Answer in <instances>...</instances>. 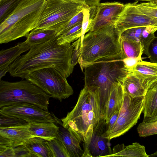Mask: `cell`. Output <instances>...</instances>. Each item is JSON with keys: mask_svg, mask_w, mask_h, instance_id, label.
Returning a JSON list of instances; mask_svg holds the SVG:
<instances>
[{"mask_svg": "<svg viewBox=\"0 0 157 157\" xmlns=\"http://www.w3.org/2000/svg\"><path fill=\"white\" fill-rule=\"evenodd\" d=\"M58 36L43 43L31 46L27 52L20 56L9 66L13 77L25 79L30 73L39 69L53 68L66 78L72 73L71 63L73 49L71 44H58Z\"/></svg>", "mask_w": 157, "mask_h": 157, "instance_id": "1", "label": "cell"}, {"mask_svg": "<svg viewBox=\"0 0 157 157\" xmlns=\"http://www.w3.org/2000/svg\"><path fill=\"white\" fill-rule=\"evenodd\" d=\"M121 35L115 25L85 34L78 56L82 71L97 62L123 59Z\"/></svg>", "mask_w": 157, "mask_h": 157, "instance_id": "2", "label": "cell"}, {"mask_svg": "<svg viewBox=\"0 0 157 157\" xmlns=\"http://www.w3.org/2000/svg\"><path fill=\"white\" fill-rule=\"evenodd\" d=\"M100 93L98 89L84 86L73 109L61 119L62 125L70 128L82 138L83 145L88 147L94 129L101 117Z\"/></svg>", "mask_w": 157, "mask_h": 157, "instance_id": "3", "label": "cell"}, {"mask_svg": "<svg viewBox=\"0 0 157 157\" xmlns=\"http://www.w3.org/2000/svg\"><path fill=\"white\" fill-rule=\"evenodd\" d=\"M122 60L98 61L84 68V86L99 89L104 117L113 84L117 82L122 83L128 73Z\"/></svg>", "mask_w": 157, "mask_h": 157, "instance_id": "4", "label": "cell"}, {"mask_svg": "<svg viewBox=\"0 0 157 157\" xmlns=\"http://www.w3.org/2000/svg\"><path fill=\"white\" fill-rule=\"evenodd\" d=\"M25 79L13 82L0 80V108L18 103H27L48 111L51 97Z\"/></svg>", "mask_w": 157, "mask_h": 157, "instance_id": "5", "label": "cell"}, {"mask_svg": "<svg viewBox=\"0 0 157 157\" xmlns=\"http://www.w3.org/2000/svg\"><path fill=\"white\" fill-rule=\"evenodd\" d=\"M89 6L84 2L76 0H46L39 25L35 29L56 33Z\"/></svg>", "mask_w": 157, "mask_h": 157, "instance_id": "6", "label": "cell"}, {"mask_svg": "<svg viewBox=\"0 0 157 157\" xmlns=\"http://www.w3.org/2000/svg\"><path fill=\"white\" fill-rule=\"evenodd\" d=\"M66 78L57 70L48 67L31 72L25 79L38 86L51 97L62 101L74 93Z\"/></svg>", "mask_w": 157, "mask_h": 157, "instance_id": "7", "label": "cell"}, {"mask_svg": "<svg viewBox=\"0 0 157 157\" xmlns=\"http://www.w3.org/2000/svg\"><path fill=\"white\" fill-rule=\"evenodd\" d=\"M123 88V102L117 119L112 129L105 133L106 137L110 140L123 135L135 125L144 108L145 96L133 98Z\"/></svg>", "mask_w": 157, "mask_h": 157, "instance_id": "8", "label": "cell"}, {"mask_svg": "<svg viewBox=\"0 0 157 157\" xmlns=\"http://www.w3.org/2000/svg\"><path fill=\"white\" fill-rule=\"evenodd\" d=\"M0 114L21 119L28 123L59 122L53 113L30 103H18L2 107L0 108Z\"/></svg>", "mask_w": 157, "mask_h": 157, "instance_id": "9", "label": "cell"}, {"mask_svg": "<svg viewBox=\"0 0 157 157\" xmlns=\"http://www.w3.org/2000/svg\"><path fill=\"white\" fill-rule=\"evenodd\" d=\"M124 4L118 2L100 3L89 7L90 23L86 33L115 25Z\"/></svg>", "mask_w": 157, "mask_h": 157, "instance_id": "10", "label": "cell"}, {"mask_svg": "<svg viewBox=\"0 0 157 157\" xmlns=\"http://www.w3.org/2000/svg\"><path fill=\"white\" fill-rule=\"evenodd\" d=\"M136 2L124 4V9L115 24L121 33L125 30L133 28L157 27V18L149 17L141 12L136 6Z\"/></svg>", "mask_w": 157, "mask_h": 157, "instance_id": "11", "label": "cell"}, {"mask_svg": "<svg viewBox=\"0 0 157 157\" xmlns=\"http://www.w3.org/2000/svg\"><path fill=\"white\" fill-rule=\"evenodd\" d=\"M44 5L0 33V44L7 43L22 37H26L38 26Z\"/></svg>", "mask_w": 157, "mask_h": 157, "instance_id": "12", "label": "cell"}, {"mask_svg": "<svg viewBox=\"0 0 157 157\" xmlns=\"http://www.w3.org/2000/svg\"><path fill=\"white\" fill-rule=\"evenodd\" d=\"M107 123L102 117L94 129L88 150L91 157H108L112 153L110 141L106 137Z\"/></svg>", "mask_w": 157, "mask_h": 157, "instance_id": "13", "label": "cell"}, {"mask_svg": "<svg viewBox=\"0 0 157 157\" xmlns=\"http://www.w3.org/2000/svg\"><path fill=\"white\" fill-rule=\"evenodd\" d=\"M34 137H36L31 132L29 123L0 127V145L14 148L24 145L29 139Z\"/></svg>", "mask_w": 157, "mask_h": 157, "instance_id": "14", "label": "cell"}, {"mask_svg": "<svg viewBox=\"0 0 157 157\" xmlns=\"http://www.w3.org/2000/svg\"><path fill=\"white\" fill-rule=\"evenodd\" d=\"M46 0H22L13 12L0 23V33L17 21L39 9Z\"/></svg>", "mask_w": 157, "mask_h": 157, "instance_id": "15", "label": "cell"}, {"mask_svg": "<svg viewBox=\"0 0 157 157\" xmlns=\"http://www.w3.org/2000/svg\"><path fill=\"white\" fill-rule=\"evenodd\" d=\"M57 139L64 144L70 157H84V151L81 144L83 140L81 136L70 128L60 130Z\"/></svg>", "mask_w": 157, "mask_h": 157, "instance_id": "16", "label": "cell"}, {"mask_svg": "<svg viewBox=\"0 0 157 157\" xmlns=\"http://www.w3.org/2000/svg\"><path fill=\"white\" fill-rule=\"evenodd\" d=\"M157 27L148 26L129 29L123 32L121 38L140 42L144 48L143 53L146 54L148 45L155 36Z\"/></svg>", "mask_w": 157, "mask_h": 157, "instance_id": "17", "label": "cell"}, {"mask_svg": "<svg viewBox=\"0 0 157 157\" xmlns=\"http://www.w3.org/2000/svg\"><path fill=\"white\" fill-rule=\"evenodd\" d=\"M128 73L138 78L147 90L151 85L157 81V64L142 60Z\"/></svg>", "mask_w": 157, "mask_h": 157, "instance_id": "18", "label": "cell"}, {"mask_svg": "<svg viewBox=\"0 0 157 157\" xmlns=\"http://www.w3.org/2000/svg\"><path fill=\"white\" fill-rule=\"evenodd\" d=\"M124 96V88L122 83L117 82L112 86L110 94L104 116L107 123L114 113L119 111L122 104Z\"/></svg>", "mask_w": 157, "mask_h": 157, "instance_id": "19", "label": "cell"}, {"mask_svg": "<svg viewBox=\"0 0 157 157\" xmlns=\"http://www.w3.org/2000/svg\"><path fill=\"white\" fill-rule=\"evenodd\" d=\"M28 41L18 43L11 48L0 51V70L8 67L23 53L30 49Z\"/></svg>", "mask_w": 157, "mask_h": 157, "instance_id": "20", "label": "cell"}, {"mask_svg": "<svg viewBox=\"0 0 157 157\" xmlns=\"http://www.w3.org/2000/svg\"><path fill=\"white\" fill-rule=\"evenodd\" d=\"M32 134L49 141L57 139L59 128L54 122H35L29 123Z\"/></svg>", "mask_w": 157, "mask_h": 157, "instance_id": "21", "label": "cell"}, {"mask_svg": "<svg viewBox=\"0 0 157 157\" xmlns=\"http://www.w3.org/2000/svg\"><path fill=\"white\" fill-rule=\"evenodd\" d=\"M149 157L145 147L139 143L135 142L125 146L124 144H117L113 148L112 154L108 157Z\"/></svg>", "mask_w": 157, "mask_h": 157, "instance_id": "22", "label": "cell"}, {"mask_svg": "<svg viewBox=\"0 0 157 157\" xmlns=\"http://www.w3.org/2000/svg\"><path fill=\"white\" fill-rule=\"evenodd\" d=\"M142 112L144 119L157 116V81L153 83L147 91Z\"/></svg>", "mask_w": 157, "mask_h": 157, "instance_id": "23", "label": "cell"}, {"mask_svg": "<svg viewBox=\"0 0 157 157\" xmlns=\"http://www.w3.org/2000/svg\"><path fill=\"white\" fill-rule=\"evenodd\" d=\"M35 157H53L47 141L39 137L29 139L24 145Z\"/></svg>", "mask_w": 157, "mask_h": 157, "instance_id": "24", "label": "cell"}, {"mask_svg": "<svg viewBox=\"0 0 157 157\" xmlns=\"http://www.w3.org/2000/svg\"><path fill=\"white\" fill-rule=\"evenodd\" d=\"M122 85L127 93L133 98L145 96L147 91L138 78L130 73L124 79Z\"/></svg>", "mask_w": 157, "mask_h": 157, "instance_id": "25", "label": "cell"}, {"mask_svg": "<svg viewBox=\"0 0 157 157\" xmlns=\"http://www.w3.org/2000/svg\"><path fill=\"white\" fill-rule=\"evenodd\" d=\"M123 59L125 58H141L144 48L139 42L121 37Z\"/></svg>", "mask_w": 157, "mask_h": 157, "instance_id": "26", "label": "cell"}, {"mask_svg": "<svg viewBox=\"0 0 157 157\" xmlns=\"http://www.w3.org/2000/svg\"><path fill=\"white\" fill-rule=\"evenodd\" d=\"M55 36V31L35 29L26 37L31 46L45 43Z\"/></svg>", "mask_w": 157, "mask_h": 157, "instance_id": "27", "label": "cell"}, {"mask_svg": "<svg viewBox=\"0 0 157 157\" xmlns=\"http://www.w3.org/2000/svg\"><path fill=\"white\" fill-rule=\"evenodd\" d=\"M82 22L67 32L58 36V44H71V42L81 37L82 36Z\"/></svg>", "mask_w": 157, "mask_h": 157, "instance_id": "28", "label": "cell"}, {"mask_svg": "<svg viewBox=\"0 0 157 157\" xmlns=\"http://www.w3.org/2000/svg\"><path fill=\"white\" fill-rule=\"evenodd\" d=\"M22 0H0V23L13 12Z\"/></svg>", "mask_w": 157, "mask_h": 157, "instance_id": "29", "label": "cell"}, {"mask_svg": "<svg viewBox=\"0 0 157 157\" xmlns=\"http://www.w3.org/2000/svg\"><path fill=\"white\" fill-rule=\"evenodd\" d=\"M48 142L53 157H70L67 149L59 140L55 139Z\"/></svg>", "mask_w": 157, "mask_h": 157, "instance_id": "30", "label": "cell"}, {"mask_svg": "<svg viewBox=\"0 0 157 157\" xmlns=\"http://www.w3.org/2000/svg\"><path fill=\"white\" fill-rule=\"evenodd\" d=\"M140 137H145L157 134V121L151 122L142 121L137 128Z\"/></svg>", "mask_w": 157, "mask_h": 157, "instance_id": "31", "label": "cell"}, {"mask_svg": "<svg viewBox=\"0 0 157 157\" xmlns=\"http://www.w3.org/2000/svg\"><path fill=\"white\" fill-rule=\"evenodd\" d=\"M85 9L75 16L68 22L56 32V36H59L61 35L82 23Z\"/></svg>", "mask_w": 157, "mask_h": 157, "instance_id": "32", "label": "cell"}, {"mask_svg": "<svg viewBox=\"0 0 157 157\" xmlns=\"http://www.w3.org/2000/svg\"><path fill=\"white\" fill-rule=\"evenodd\" d=\"M136 2L137 8L144 14L152 17L157 18V6L151 2L138 3Z\"/></svg>", "mask_w": 157, "mask_h": 157, "instance_id": "33", "label": "cell"}, {"mask_svg": "<svg viewBox=\"0 0 157 157\" xmlns=\"http://www.w3.org/2000/svg\"><path fill=\"white\" fill-rule=\"evenodd\" d=\"M0 127H8L27 124L25 120L13 117L0 114Z\"/></svg>", "mask_w": 157, "mask_h": 157, "instance_id": "34", "label": "cell"}, {"mask_svg": "<svg viewBox=\"0 0 157 157\" xmlns=\"http://www.w3.org/2000/svg\"><path fill=\"white\" fill-rule=\"evenodd\" d=\"M150 62L157 64V36H155L149 44L146 53Z\"/></svg>", "mask_w": 157, "mask_h": 157, "instance_id": "35", "label": "cell"}, {"mask_svg": "<svg viewBox=\"0 0 157 157\" xmlns=\"http://www.w3.org/2000/svg\"><path fill=\"white\" fill-rule=\"evenodd\" d=\"M90 17V10L89 6L84 10V16L82 24L80 47L82 45L84 36L85 33H86L89 24Z\"/></svg>", "mask_w": 157, "mask_h": 157, "instance_id": "36", "label": "cell"}, {"mask_svg": "<svg viewBox=\"0 0 157 157\" xmlns=\"http://www.w3.org/2000/svg\"><path fill=\"white\" fill-rule=\"evenodd\" d=\"M15 157H35L30 150L25 145L14 148Z\"/></svg>", "mask_w": 157, "mask_h": 157, "instance_id": "37", "label": "cell"}, {"mask_svg": "<svg viewBox=\"0 0 157 157\" xmlns=\"http://www.w3.org/2000/svg\"><path fill=\"white\" fill-rule=\"evenodd\" d=\"M73 47L71 58V63L74 67L78 63V56L79 48L81 46V37L79 38L71 44Z\"/></svg>", "mask_w": 157, "mask_h": 157, "instance_id": "38", "label": "cell"}, {"mask_svg": "<svg viewBox=\"0 0 157 157\" xmlns=\"http://www.w3.org/2000/svg\"><path fill=\"white\" fill-rule=\"evenodd\" d=\"M123 61L124 68L128 72L130 71L139 62L142 61V58H125L122 60Z\"/></svg>", "mask_w": 157, "mask_h": 157, "instance_id": "39", "label": "cell"}, {"mask_svg": "<svg viewBox=\"0 0 157 157\" xmlns=\"http://www.w3.org/2000/svg\"><path fill=\"white\" fill-rule=\"evenodd\" d=\"M0 157H15L14 148L0 145Z\"/></svg>", "mask_w": 157, "mask_h": 157, "instance_id": "40", "label": "cell"}, {"mask_svg": "<svg viewBox=\"0 0 157 157\" xmlns=\"http://www.w3.org/2000/svg\"><path fill=\"white\" fill-rule=\"evenodd\" d=\"M119 111H116L110 119L108 123H107V131L106 133L109 132L113 128L117 119Z\"/></svg>", "mask_w": 157, "mask_h": 157, "instance_id": "41", "label": "cell"}, {"mask_svg": "<svg viewBox=\"0 0 157 157\" xmlns=\"http://www.w3.org/2000/svg\"><path fill=\"white\" fill-rule=\"evenodd\" d=\"M84 2L89 7L95 5L99 3L100 0H76Z\"/></svg>", "mask_w": 157, "mask_h": 157, "instance_id": "42", "label": "cell"}, {"mask_svg": "<svg viewBox=\"0 0 157 157\" xmlns=\"http://www.w3.org/2000/svg\"><path fill=\"white\" fill-rule=\"evenodd\" d=\"M9 70V67L0 70V80H1L2 78L5 76L6 73L8 72Z\"/></svg>", "mask_w": 157, "mask_h": 157, "instance_id": "43", "label": "cell"}, {"mask_svg": "<svg viewBox=\"0 0 157 157\" xmlns=\"http://www.w3.org/2000/svg\"><path fill=\"white\" fill-rule=\"evenodd\" d=\"M156 121H157V116L144 119L143 121L145 122H151Z\"/></svg>", "mask_w": 157, "mask_h": 157, "instance_id": "44", "label": "cell"}, {"mask_svg": "<svg viewBox=\"0 0 157 157\" xmlns=\"http://www.w3.org/2000/svg\"><path fill=\"white\" fill-rule=\"evenodd\" d=\"M157 157V151L150 155H149V157Z\"/></svg>", "mask_w": 157, "mask_h": 157, "instance_id": "45", "label": "cell"}, {"mask_svg": "<svg viewBox=\"0 0 157 157\" xmlns=\"http://www.w3.org/2000/svg\"><path fill=\"white\" fill-rule=\"evenodd\" d=\"M151 2L157 6V0H152Z\"/></svg>", "mask_w": 157, "mask_h": 157, "instance_id": "46", "label": "cell"}, {"mask_svg": "<svg viewBox=\"0 0 157 157\" xmlns=\"http://www.w3.org/2000/svg\"><path fill=\"white\" fill-rule=\"evenodd\" d=\"M138 0V1H147L148 2H151L152 0Z\"/></svg>", "mask_w": 157, "mask_h": 157, "instance_id": "47", "label": "cell"}]
</instances>
